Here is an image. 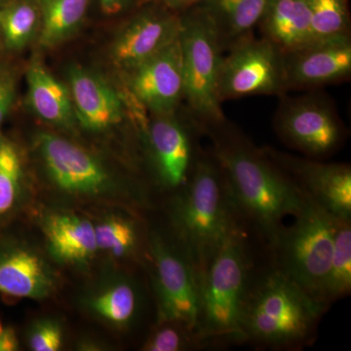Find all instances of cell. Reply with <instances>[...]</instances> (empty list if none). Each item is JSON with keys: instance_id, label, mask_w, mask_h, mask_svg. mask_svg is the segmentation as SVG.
Here are the masks:
<instances>
[{"instance_id": "6da1fadb", "label": "cell", "mask_w": 351, "mask_h": 351, "mask_svg": "<svg viewBox=\"0 0 351 351\" xmlns=\"http://www.w3.org/2000/svg\"><path fill=\"white\" fill-rule=\"evenodd\" d=\"M203 133L211 138V151L223 170L240 223L274 250L284 219L301 211L304 195L262 147L228 120L206 127Z\"/></svg>"}, {"instance_id": "ffe728a7", "label": "cell", "mask_w": 351, "mask_h": 351, "mask_svg": "<svg viewBox=\"0 0 351 351\" xmlns=\"http://www.w3.org/2000/svg\"><path fill=\"white\" fill-rule=\"evenodd\" d=\"M27 100L34 113L52 125L69 128L75 117L71 92L43 64H32L27 73Z\"/></svg>"}, {"instance_id": "8fae6325", "label": "cell", "mask_w": 351, "mask_h": 351, "mask_svg": "<svg viewBox=\"0 0 351 351\" xmlns=\"http://www.w3.org/2000/svg\"><path fill=\"white\" fill-rule=\"evenodd\" d=\"M263 152L287 176L302 195L341 219H351V167L346 163H328L293 156L274 149Z\"/></svg>"}, {"instance_id": "ac0fdd59", "label": "cell", "mask_w": 351, "mask_h": 351, "mask_svg": "<svg viewBox=\"0 0 351 351\" xmlns=\"http://www.w3.org/2000/svg\"><path fill=\"white\" fill-rule=\"evenodd\" d=\"M43 230L51 257L58 263L86 265L99 252L94 223L73 212L48 214L43 219Z\"/></svg>"}, {"instance_id": "836d02e7", "label": "cell", "mask_w": 351, "mask_h": 351, "mask_svg": "<svg viewBox=\"0 0 351 351\" xmlns=\"http://www.w3.org/2000/svg\"><path fill=\"white\" fill-rule=\"evenodd\" d=\"M176 13L181 14L193 7L197 6L202 0H154Z\"/></svg>"}, {"instance_id": "9a60e30c", "label": "cell", "mask_w": 351, "mask_h": 351, "mask_svg": "<svg viewBox=\"0 0 351 351\" xmlns=\"http://www.w3.org/2000/svg\"><path fill=\"white\" fill-rule=\"evenodd\" d=\"M127 75L132 96L152 114H166L179 110L184 100L180 36Z\"/></svg>"}, {"instance_id": "30bf717a", "label": "cell", "mask_w": 351, "mask_h": 351, "mask_svg": "<svg viewBox=\"0 0 351 351\" xmlns=\"http://www.w3.org/2000/svg\"><path fill=\"white\" fill-rule=\"evenodd\" d=\"M177 112L152 114L154 119L143 130L156 182L174 193L186 186L193 174L202 149L199 137L204 135L193 114L184 120L177 117Z\"/></svg>"}, {"instance_id": "603a6c76", "label": "cell", "mask_w": 351, "mask_h": 351, "mask_svg": "<svg viewBox=\"0 0 351 351\" xmlns=\"http://www.w3.org/2000/svg\"><path fill=\"white\" fill-rule=\"evenodd\" d=\"M40 17L39 44L53 48L71 38L82 25L90 0H34Z\"/></svg>"}, {"instance_id": "484cf974", "label": "cell", "mask_w": 351, "mask_h": 351, "mask_svg": "<svg viewBox=\"0 0 351 351\" xmlns=\"http://www.w3.org/2000/svg\"><path fill=\"white\" fill-rule=\"evenodd\" d=\"M98 251L122 258L136 255L140 246V230L135 219L123 216L108 217L95 225Z\"/></svg>"}, {"instance_id": "d6986e66", "label": "cell", "mask_w": 351, "mask_h": 351, "mask_svg": "<svg viewBox=\"0 0 351 351\" xmlns=\"http://www.w3.org/2000/svg\"><path fill=\"white\" fill-rule=\"evenodd\" d=\"M258 25L263 38L274 44L281 54L314 40L306 0H269Z\"/></svg>"}, {"instance_id": "4316f807", "label": "cell", "mask_w": 351, "mask_h": 351, "mask_svg": "<svg viewBox=\"0 0 351 351\" xmlns=\"http://www.w3.org/2000/svg\"><path fill=\"white\" fill-rule=\"evenodd\" d=\"M40 17L34 0H20L0 10V32L9 50L23 49L38 29Z\"/></svg>"}, {"instance_id": "d6a6232c", "label": "cell", "mask_w": 351, "mask_h": 351, "mask_svg": "<svg viewBox=\"0 0 351 351\" xmlns=\"http://www.w3.org/2000/svg\"><path fill=\"white\" fill-rule=\"evenodd\" d=\"M19 350V339L13 328H5L0 334V351Z\"/></svg>"}, {"instance_id": "8992f818", "label": "cell", "mask_w": 351, "mask_h": 351, "mask_svg": "<svg viewBox=\"0 0 351 351\" xmlns=\"http://www.w3.org/2000/svg\"><path fill=\"white\" fill-rule=\"evenodd\" d=\"M304 197V206L293 217L294 223L284 226L271 252L274 267L321 302L339 219Z\"/></svg>"}, {"instance_id": "83f0119b", "label": "cell", "mask_w": 351, "mask_h": 351, "mask_svg": "<svg viewBox=\"0 0 351 351\" xmlns=\"http://www.w3.org/2000/svg\"><path fill=\"white\" fill-rule=\"evenodd\" d=\"M314 40L350 34L348 0H306Z\"/></svg>"}, {"instance_id": "cb8c5ba5", "label": "cell", "mask_w": 351, "mask_h": 351, "mask_svg": "<svg viewBox=\"0 0 351 351\" xmlns=\"http://www.w3.org/2000/svg\"><path fill=\"white\" fill-rule=\"evenodd\" d=\"M351 290V219H339L336 223L329 270L320 300L327 306L350 295Z\"/></svg>"}, {"instance_id": "ba28073f", "label": "cell", "mask_w": 351, "mask_h": 351, "mask_svg": "<svg viewBox=\"0 0 351 351\" xmlns=\"http://www.w3.org/2000/svg\"><path fill=\"white\" fill-rule=\"evenodd\" d=\"M147 246L157 302V322L181 323L196 334L200 301L197 271L176 242L170 243L156 233L149 237Z\"/></svg>"}, {"instance_id": "52a82bcc", "label": "cell", "mask_w": 351, "mask_h": 351, "mask_svg": "<svg viewBox=\"0 0 351 351\" xmlns=\"http://www.w3.org/2000/svg\"><path fill=\"white\" fill-rule=\"evenodd\" d=\"M274 125L283 144L317 160L334 156L348 138L331 99L318 92L281 96Z\"/></svg>"}, {"instance_id": "e575fe53", "label": "cell", "mask_w": 351, "mask_h": 351, "mask_svg": "<svg viewBox=\"0 0 351 351\" xmlns=\"http://www.w3.org/2000/svg\"><path fill=\"white\" fill-rule=\"evenodd\" d=\"M4 73H6L5 71H4L3 66H2V64H0V76L3 75Z\"/></svg>"}, {"instance_id": "7c38bea8", "label": "cell", "mask_w": 351, "mask_h": 351, "mask_svg": "<svg viewBox=\"0 0 351 351\" xmlns=\"http://www.w3.org/2000/svg\"><path fill=\"white\" fill-rule=\"evenodd\" d=\"M36 143L46 172L60 191L71 195L99 196L112 189L110 173L86 149L48 132L38 134Z\"/></svg>"}, {"instance_id": "277c9868", "label": "cell", "mask_w": 351, "mask_h": 351, "mask_svg": "<svg viewBox=\"0 0 351 351\" xmlns=\"http://www.w3.org/2000/svg\"><path fill=\"white\" fill-rule=\"evenodd\" d=\"M240 226L226 240L200 278L197 339L201 348H223L243 343L241 317L254 265Z\"/></svg>"}, {"instance_id": "d4e9b609", "label": "cell", "mask_w": 351, "mask_h": 351, "mask_svg": "<svg viewBox=\"0 0 351 351\" xmlns=\"http://www.w3.org/2000/svg\"><path fill=\"white\" fill-rule=\"evenodd\" d=\"M24 173L15 145L0 138V228L17 213L24 199Z\"/></svg>"}, {"instance_id": "44dd1931", "label": "cell", "mask_w": 351, "mask_h": 351, "mask_svg": "<svg viewBox=\"0 0 351 351\" xmlns=\"http://www.w3.org/2000/svg\"><path fill=\"white\" fill-rule=\"evenodd\" d=\"M267 3L269 0H202L198 5L213 21L221 46L228 50L253 36Z\"/></svg>"}, {"instance_id": "f546056e", "label": "cell", "mask_w": 351, "mask_h": 351, "mask_svg": "<svg viewBox=\"0 0 351 351\" xmlns=\"http://www.w3.org/2000/svg\"><path fill=\"white\" fill-rule=\"evenodd\" d=\"M63 328L56 320L36 321L27 332V343L34 351H58L63 346Z\"/></svg>"}, {"instance_id": "4fadbf2b", "label": "cell", "mask_w": 351, "mask_h": 351, "mask_svg": "<svg viewBox=\"0 0 351 351\" xmlns=\"http://www.w3.org/2000/svg\"><path fill=\"white\" fill-rule=\"evenodd\" d=\"M181 14L151 0L132 16L113 41V63L126 73L177 40Z\"/></svg>"}, {"instance_id": "5bb4252c", "label": "cell", "mask_w": 351, "mask_h": 351, "mask_svg": "<svg viewBox=\"0 0 351 351\" xmlns=\"http://www.w3.org/2000/svg\"><path fill=\"white\" fill-rule=\"evenodd\" d=\"M282 62L287 91L317 89L348 80L350 34L311 41L282 54Z\"/></svg>"}, {"instance_id": "f1b7e54d", "label": "cell", "mask_w": 351, "mask_h": 351, "mask_svg": "<svg viewBox=\"0 0 351 351\" xmlns=\"http://www.w3.org/2000/svg\"><path fill=\"white\" fill-rule=\"evenodd\" d=\"M195 348H202L195 332L181 323L172 321L158 322V326L143 346L145 351H186Z\"/></svg>"}, {"instance_id": "e0dca14e", "label": "cell", "mask_w": 351, "mask_h": 351, "mask_svg": "<svg viewBox=\"0 0 351 351\" xmlns=\"http://www.w3.org/2000/svg\"><path fill=\"white\" fill-rule=\"evenodd\" d=\"M69 83L76 119L85 128L103 131L122 121L121 97L99 76L73 66L69 71Z\"/></svg>"}, {"instance_id": "2e32d148", "label": "cell", "mask_w": 351, "mask_h": 351, "mask_svg": "<svg viewBox=\"0 0 351 351\" xmlns=\"http://www.w3.org/2000/svg\"><path fill=\"white\" fill-rule=\"evenodd\" d=\"M57 279L47 261L31 246L0 234V295L44 300L56 291Z\"/></svg>"}, {"instance_id": "7402d4cb", "label": "cell", "mask_w": 351, "mask_h": 351, "mask_svg": "<svg viewBox=\"0 0 351 351\" xmlns=\"http://www.w3.org/2000/svg\"><path fill=\"white\" fill-rule=\"evenodd\" d=\"M90 311L113 326L127 329L137 322L142 311L138 284L129 277H117L95 291L87 299Z\"/></svg>"}, {"instance_id": "d590c367", "label": "cell", "mask_w": 351, "mask_h": 351, "mask_svg": "<svg viewBox=\"0 0 351 351\" xmlns=\"http://www.w3.org/2000/svg\"><path fill=\"white\" fill-rule=\"evenodd\" d=\"M3 331V327H2L1 322H0V334Z\"/></svg>"}, {"instance_id": "3957f363", "label": "cell", "mask_w": 351, "mask_h": 351, "mask_svg": "<svg viewBox=\"0 0 351 351\" xmlns=\"http://www.w3.org/2000/svg\"><path fill=\"white\" fill-rule=\"evenodd\" d=\"M276 267L254 277L241 317L243 343L274 350H301L315 339L328 311Z\"/></svg>"}, {"instance_id": "1f68e13d", "label": "cell", "mask_w": 351, "mask_h": 351, "mask_svg": "<svg viewBox=\"0 0 351 351\" xmlns=\"http://www.w3.org/2000/svg\"><path fill=\"white\" fill-rule=\"evenodd\" d=\"M151 0H100L101 10L107 15H117L133 6L142 5Z\"/></svg>"}, {"instance_id": "4dcf8cb0", "label": "cell", "mask_w": 351, "mask_h": 351, "mask_svg": "<svg viewBox=\"0 0 351 351\" xmlns=\"http://www.w3.org/2000/svg\"><path fill=\"white\" fill-rule=\"evenodd\" d=\"M15 93V80L12 76L7 73L0 76V125L12 108Z\"/></svg>"}, {"instance_id": "9c48e42d", "label": "cell", "mask_w": 351, "mask_h": 351, "mask_svg": "<svg viewBox=\"0 0 351 351\" xmlns=\"http://www.w3.org/2000/svg\"><path fill=\"white\" fill-rule=\"evenodd\" d=\"M223 55L218 77L219 101L287 94L282 54L265 38L242 39Z\"/></svg>"}, {"instance_id": "7a4b0ae2", "label": "cell", "mask_w": 351, "mask_h": 351, "mask_svg": "<svg viewBox=\"0 0 351 351\" xmlns=\"http://www.w3.org/2000/svg\"><path fill=\"white\" fill-rule=\"evenodd\" d=\"M170 217L176 243L201 278L230 233L242 226L211 149H201L189 182L175 191Z\"/></svg>"}, {"instance_id": "5b68a950", "label": "cell", "mask_w": 351, "mask_h": 351, "mask_svg": "<svg viewBox=\"0 0 351 351\" xmlns=\"http://www.w3.org/2000/svg\"><path fill=\"white\" fill-rule=\"evenodd\" d=\"M184 101L202 129L226 119L218 96L223 48L213 21L197 5L181 13L180 32Z\"/></svg>"}]
</instances>
